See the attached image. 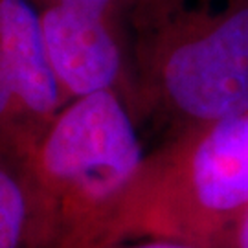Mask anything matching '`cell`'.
I'll return each instance as SVG.
<instances>
[{"mask_svg": "<svg viewBox=\"0 0 248 248\" xmlns=\"http://www.w3.org/2000/svg\"><path fill=\"white\" fill-rule=\"evenodd\" d=\"M213 248H248V206L222 232Z\"/></svg>", "mask_w": 248, "mask_h": 248, "instance_id": "cell-9", "label": "cell"}, {"mask_svg": "<svg viewBox=\"0 0 248 248\" xmlns=\"http://www.w3.org/2000/svg\"><path fill=\"white\" fill-rule=\"evenodd\" d=\"M0 248H31V191L26 175L0 151Z\"/></svg>", "mask_w": 248, "mask_h": 248, "instance_id": "cell-7", "label": "cell"}, {"mask_svg": "<svg viewBox=\"0 0 248 248\" xmlns=\"http://www.w3.org/2000/svg\"><path fill=\"white\" fill-rule=\"evenodd\" d=\"M118 248H202L191 245V243H184V241H173V239H140L127 243Z\"/></svg>", "mask_w": 248, "mask_h": 248, "instance_id": "cell-10", "label": "cell"}, {"mask_svg": "<svg viewBox=\"0 0 248 248\" xmlns=\"http://www.w3.org/2000/svg\"><path fill=\"white\" fill-rule=\"evenodd\" d=\"M45 134L0 55V151L26 175Z\"/></svg>", "mask_w": 248, "mask_h": 248, "instance_id": "cell-6", "label": "cell"}, {"mask_svg": "<svg viewBox=\"0 0 248 248\" xmlns=\"http://www.w3.org/2000/svg\"><path fill=\"white\" fill-rule=\"evenodd\" d=\"M0 55L30 112L48 131L68 101L50 64L39 11L30 0H0Z\"/></svg>", "mask_w": 248, "mask_h": 248, "instance_id": "cell-5", "label": "cell"}, {"mask_svg": "<svg viewBox=\"0 0 248 248\" xmlns=\"http://www.w3.org/2000/svg\"><path fill=\"white\" fill-rule=\"evenodd\" d=\"M145 151L120 96L70 101L53 120L26 171L31 248H92Z\"/></svg>", "mask_w": 248, "mask_h": 248, "instance_id": "cell-3", "label": "cell"}, {"mask_svg": "<svg viewBox=\"0 0 248 248\" xmlns=\"http://www.w3.org/2000/svg\"><path fill=\"white\" fill-rule=\"evenodd\" d=\"M64 99L112 92L134 110L131 26L61 8H37ZM134 116V114H133Z\"/></svg>", "mask_w": 248, "mask_h": 248, "instance_id": "cell-4", "label": "cell"}, {"mask_svg": "<svg viewBox=\"0 0 248 248\" xmlns=\"http://www.w3.org/2000/svg\"><path fill=\"white\" fill-rule=\"evenodd\" d=\"M134 120L168 136L248 112V0H140Z\"/></svg>", "mask_w": 248, "mask_h": 248, "instance_id": "cell-1", "label": "cell"}, {"mask_svg": "<svg viewBox=\"0 0 248 248\" xmlns=\"http://www.w3.org/2000/svg\"><path fill=\"white\" fill-rule=\"evenodd\" d=\"M30 2L35 8H61L131 26L133 13L140 0H30Z\"/></svg>", "mask_w": 248, "mask_h": 248, "instance_id": "cell-8", "label": "cell"}, {"mask_svg": "<svg viewBox=\"0 0 248 248\" xmlns=\"http://www.w3.org/2000/svg\"><path fill=\"white\" fill-rule=\"evenodd\" d=\"M248 206V112L171 134L145 153L92 248L173 239L213 248Z\"/></svg>", "mask_w": 248, "mask_h": 248, "instance_id": "cell-2", "label": "cell"}]
</instances>
